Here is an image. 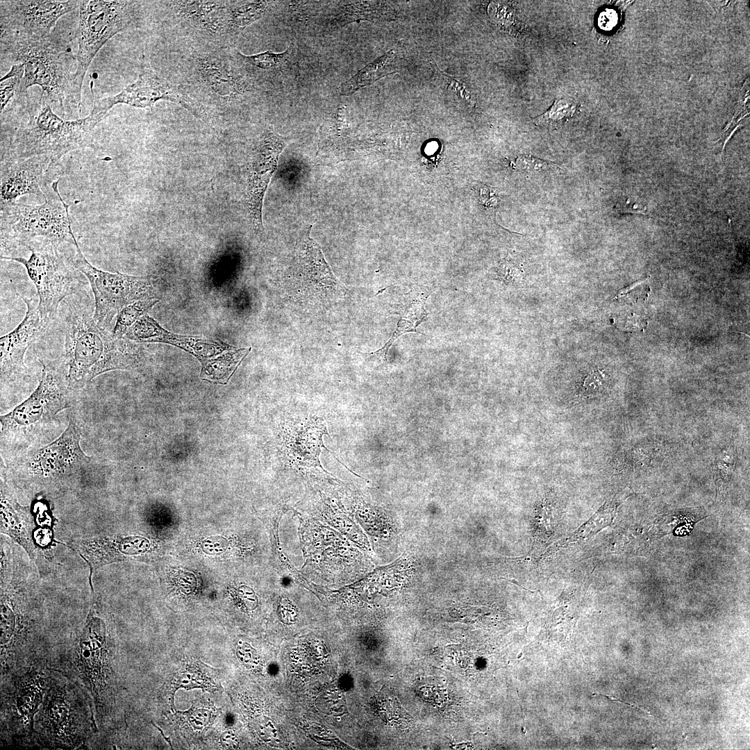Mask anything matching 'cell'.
I'll list each match as a JSON object with an SVG mask.
<instances>
[{"label":"cell","instance_id":"6da1fadb","mask_svg":"<svg viewBox=\"0 0 750 750\" xmlns=\"http://www.w3.org/2000/svg\"><path fill=\"white\" fill-rule=\"evenodd\" d=\"M203 110L208 121L240 109L256 89L229 49L176 50L165 78Z\"/></svg>","mask_w":750,"mask_h":750},{"label":"cell","instance_id":"7a4b0ae2","mask_svg":"<svg viewBox=\"0 0 750 750\" xmlns=\"http://www.w3.org/2000/svg\"><path fill=\"white\" fill-rule=\"evenodd\" d=\"M137 343L114 338L88 312L72 308L66 319L62 356L71 390L77 392L105 372L142 366L144 353Z\"/></svg>","mask_w":750,"mask_h":750},{"label":"cell","instance_id":"3957f363","mask_svg":"<svg viewBox=\"0 0 750 750\" xmlns=\"http://www.w3.org/2000/svg\"><path fill=\"white\" fill-rule=\"evenodd\" d=\"M152 2L159 24L176 50L232 48L243 31L237 1Z\"/></svg>","mask_w":750,"mask_h":750},{"label":"cell","instance_id":"277c9868","mask_svg":"<svg viewBox=\"0 0 750 750\" xmlns=\"http://www.w3.org/2000/svg\"><path fill=\"white\" fill-rule=\"evenodd\" d=\"M36 389L11 412L1 415V450L12 458L31 449L47 428L53 426L59 412L74 403L75 393L69 386L63 358L42 362Z\"/></svg>","mask_w":750,"mask_h":750},{"label":"cell","instance_id":"5b68a950","mask_svg":"<svg viewBox=\"0 0 750 750\" xmlns=\"http://www.w3.org/2000/svg\"><path fill=\"white\" fill-rule=\"evenodd\" d=\"M42 94L36 101H27V120L14 133L6 156L2 159L48 158L53 165L67 153L92 147L96 126L103 120L91 113L76 120L57 115Z\"/></svg>","mask_w":750,"mask_h":750},{"label":"cell","instance_id":"8992f818","mask_svg":"<svg viewBox=\"0 0 750 750\" xmlns=\"http://www.w3.org/2000/svg\"><path fill=\"white\" fill-rule=\"evenodd\" d=\"M1 55L13 64H22L24 73L20 83L22 97H26L27 89L38 85L48 100L63 106L64 100H72V80L65 50L49 40L33 39L12 34L1 33Z\"/></svg>","mask_w":750,"mask_h":750},{"label":"cell","instance_id":"52a82bcc","mask_svg":"<svg viewBox=\"0 0 750 750\" xmlns=\"http://www.w3.org/2000/svg\"><path fill=\"white\" fill-rule=\"evenodd\" d=\"M143 8L144 1H79L77 65L72 80V101L78 107L84 77L93 58L111 38L138 24Z\"/></svg>","mask_w":750,"mask_h":750},{"label":"cell","instance_id":"ba28073f","mask_svg":"<svg viewBox=\"0 0 750 750\" xmlns=\"http://www.w3.org/2000/svg\"><path fill=\"white\" fill-rule=\"evenodd\" d=\"M69 208L59 193L57 180L42 203L33 206L16 202L1 208V247L8 244L26 247L36 240H47L58 247L63 243L74 246L76 239Z\"/></svg>","mask_w":750,"mask_h":750},{"label":"cell","instance_id":"9c48e42d","mask_svg":"<svg viewBox=\"0 0 750 750\" xmlns=\"http://www.w3.org/2000/svg\"><path fill=\"white\" fill-rule=\"evenodd\" d=\"M81 428L72 415L64 432L51 443L30 449L12 458L9 469L22 477L44 483L79 474L91 462L80 444Z\"/></svg>","mask_w":750,"mask_h":750},{"label":"cell","instance_id":"30bf717a","mask_svg":"<svg viewBox=\"0 0 750 750\" xmlns=\"http://www.w3.org/2000/svg\"><path fill=\"white\" fill-rule=\"evenodd\" d=\"M72 265L88 278L94 297L93 318L106 328L120 310L137 301L155 298L150 278L119 272L111 273L93 266L84 256L78 242Z\"/></svg>","mask_w":750,"mask_h":750},{"label":"cell","instance_id":"8fae6325","mask_svg":"<svg viewBox=\"0 0 750 750\" xmlns=\"http://www.w3.org/2000/svg\"><path fill=\"white\" fill-rule=\"evenodd\" d=\"M28 258L1 256L22 264L35 286L38 307L42 318L50 323L62 300L75 292V278L59 252V247L47 240H36L26 246Z\"/></svg>","mask_w":750,"mask_h":750},{"label":"cell","instance_id":"7c38bea8","mask_svg":"<svg viewBox=\"0 0 750 750\" xmlns=\"http://www.w3.org/2000/svg\"><path fill=\"white\" fill-rule=\"evenodd\" d=\"M161 100L176 103L194 117L208 121L206 113L199 104L165 77L158 76L147 63L143 64L138 79L120 92L94 99L90 113L103 119L108 112L117 104L146 108Z\"/></svg>","mask_w":750,"mask_h":750},{"label":"cell","instance_id":"4fadbf2b","mask_svg":"<svg viewBox=\"0 0 750 750\" xmlns=\"http://www.w3.org/2000/svg\"><path fill=\"white\" fill-rule=\"evenodd\" d=\"M79 1H1V33L47 38L58 19L78 8Z\"/></svg>","mask_w":750,"mask_h":750},{"label":"cell","instance_id":"5bb4252c","mask_svg":"<svg viewBox=\"0 0 750 750\" xmlns=\"http://www.w3.org/2000/svg\"><path fill=\"white\" fill-rule=\"evenodd\" d=\"M55 165L47 157L26 159H1V209L16 203L26 194L45 198L51 190Z\"/></svg>","mask_w":750,"mask_h":750},{"label":"cell","instance_id":"9a60e30c","mask_svg":"<svg viewBox=\"0 0 750 750\" xmlns=\"http://www.w3.org/2000/svg\"><path fill=\"white\" fill-rule=\"evenodd\" d=\"M20 298L26 305L25 316L15 328L0 338L1 384L19 381L26 376L25 353L50 324L41 316L35 300Z\"/></svg>","mask_w":750,"mask_h":750},{"label":"cell","instance_id":"2e32d148","mask_svg":"<svg viewBox=\"0 0 750 750\" xmlns=\"http://www.w3.org/2000/svg\"><path fill=\"white\" fill-rule=\"evenodd\" d=\"M286 146L284 138L268 128L260 135L253 150L247 185V204L254 227L260 228L262 207L265 192L277 167L279 155Z\"/></svg>","mask_w":750,"mask_h":750},{"label":"cell","instance_id":"e0dca14e","mask_svg":"<svg viewBox=\"0 0 750 750\" xmlns=\"http://www.w3.org/2000/svg\"><path fill=\"white\" fill-rule=\"evenodd\" d=\"M126 339L135 342H161L176 346L197 356L201 361L231 350L233 347L221 342L174 334L163 328L154 319L145 315L127 331Z\"/></svg>","mask_w":750,"mask_h":750},{"label":"cell","instance_id":"ac0fdd59","mask_svg":"<svg viewBox=\"0 0 750 750\" xmlns=\"http://www.w3.org/2000/svg\"><path fill=\"white\" fill-rule=\"evenodd\" d=\"M232 57L244 75L255 85L273 84L287 69L290 51L276 53L269 51L246 56L231 49Z\"/></svg>","mask_w":750,"mask_h":750},{"label":"cell","instance_id":"d6986e66","mask_svg":"<svg viewBox=\"0 0 750 750\" xmlns=\"http://www.w3.org/2000/svg\"><path fill=\"white\" fill-rule=\"evenodd\" d=\"M310 228L305 235L299 256V266L304 279L318 287H340V282L326 262L319 244L310 236Z\"/></svg>","mask_w":750,"mask_h":750},{"label":"cell","instance_id":"ffe728a7","mask_svg":"<svg viewBox=\"0 0 750 750\" xmlns=\"http://www.w3.org/2000/svg\"><path fill=\"white\" fill-rule=\"evenodd\" d=\"M428 295V292L418 287L413 288L405 295V300L399 308L401 318L390 339L380 349L382 353L387 354L390 347L401 335L408 332L417 333V326L427 315L424 304Z\"/></svg>","mask_w":750,"mask_h":750},{"label":"cell","instance_id":"44dd1931","mask_svg":"<svg viewBox=\"0 0 750 750\" xmlns=\"http://www.w3.org/2000/svg\"><path fill=\"white\" fill-rule=\"evenodd\" d=\"M394 52L388 51L369 63L353 76L342 83L340 88V94L349 96L360 88L369 85L384 76L394 72L393 60Z\"/></svg>","mask_w":750,"mask_h":750},{"label":"cell","instance_id":"7402d4cb","mask_svg":"<svg viewBox=\"0 0 750 750\" xmlns=\"http://www.w3.org/2000/svg\"><path fill=\"white\" fill-rule=\"evenodd\" d=\"M251 348L232 349L213 360L203 362L201 376L205 380L226 383Z\"/></svg>","mask_w":750,"mask_h":750},{"label":"cell","instance_id":"603a6c76","mask_svg":"<svg viewBox=\"0 0 750 750\" xmlns=\"http://www.w3.org/2000/svg\"><path fill=\"white\" fill-rule=\"evenodd\" d=\"M159 301L155 298L137 301L124 307L117 316L112 331L115 338H123L128 329Z\"/></svg>","mask_w":750,"mask_h":750},{"label":"cell","instance_id":"cb8c5ba5","mask_svg":"<svg viewBox=\"0 0 750 750\" xmlns=\"http://www.w3.org/2000/svg\"><path fill=\"white\" fill-rule=\"evenodd\" d=\"M617 505L613 501L606 502L597 512L580 528L575 531L562 544L581 542L591 537L602 528L612 522L613 515Z\"/></svg>","mask_w":750,"mask_h":750},{"label":"cell","instance_id":"d4e9b609","mask_svg":"<svg viewBox=\"0 0 750 750\" xmlns=\"http://www.w3.org/2000/svg\"><path fill=\"white\" fill-rule=\"evenodd\" d=\"M609 379L607 371L598 367L591 369L579 385L574 400L578 403L601 394L607 388Z\"/></svg>","mask_w":750,"mask_h":750},{"label":"cell","instance_id":"484cf974","mask_svg":"<svg viewBox=\"0 0 750 750\" xmlns=\"http://www.w3.org/2000/svg\"><path fill=\"white\" fill-rule=\"evenodd\" d=\"M576 104L569 99H558L554 101L552 106L542 115L534 118V122L538 125H545L557 127L564 121L571 117L575 112Z\"/></svg>","mask_w":750,"mask_h":750},{"label":"cell","instance_id":"4316f807","mask_svg":"<svg viewBox=\"0 0 750 750\" xmlns=\"http://www.w3.org/2000/svg\"><path fill=\"white\" fill-rule=\"evenodd\" d=\"M735 461V447L731 443L716 456L713 463V472L717 488H720L731 476Z\"/></svg>","mask_w":750,"mask_h":750},{"label":"cell","instance_id":"83f0119b","mask_svg":"<svg viewBox=\"0 0 750 750\" xmlns=\"http://www.w3.org/2000/svg\"><path fill=\"white\" fill-rule=\"evenodd\" d=\"M24 76V72L16 67H12L10 71L1 78L0 83V111L2 115L9 101L15 94L21 97L19 92L20 83Z\"/></svg>","mask_w":750,"mask_h":750},{"label":"cell","instance_id":"f1b7e54d","mask_svg":"<svg viewBox=\"0 0 750 750\" xmlns=\"http://www.w3.org/2000/svg\"><path fill=\"white\" fill-rule=\"evenodd\" d=\"M497 276L506 283L517 285L523 280V271L511 261L502 260L495 268Z\"/></svg>","mask_w":750,"mask_h":750},{"label":"cell","instance_id":"f546056e","mask_svg":"<svg viewBox=\"0 0 750 750\" xmlns=\"http://www.w3.org/2000/svg\"><path fill=\"white\" fill-rule=\"evenodd\" d=\"M649 291L650 288L647 284H645L644 281H641L631 284L629 286L621 290L617 294L615 297L621 296L626 293H633L631 294L626 295L631 297V302H637L638 301H644L647 297H648Z\"/></svg>","mask_w":750,"mask_h":750},{"label":"cell","instance_id":"4dcf8cb0","mask_svg":"<svg viewBox=\"0 0 750 750\" xmlns=\"http://www.w3.org/2000/svg\"><path fill=\"white\" fill-rule=\"evenodd\" d=\"M517 165L522 170L528 172H540L548 169L553 166V164L548 161L540 160L531 156H522L517 160Z\"/></svg>","mask_w":750,"mask_h":750},{"label":"cell","instance_id":"1f68e13d","mask_svg":"<svg viewBox=\"0 0 750 750\" xmlns=\"http://www.w3.org/2000/svg\"><path fill=\"white\" fill-rule=\"evenodd\" d=\"M619 210L622 211V212H632V213H639V214H644V215L647 214V209H645V208H644V209L639 208L638 207L632 208L631 204L622 205L620 207H619Z\"/></svg>","mask_w":750,"mask_h":750},{"label":"cell","instance_id":"d6a6232c","mask_svg":"<svg viewBox=\"0 0 750 750\" xmlns=\"http://www.w3.org/2000/svg\"><path fill=\"white\" fill-rule=\"evenodd\" d=\"M599 695H601V696H603V697H607V698H609V699H612V700H613V701H620V702H622V703H625V704H627V705H628V706H633V707H634V708H635L638 709V710H640L641 712H643L646 713L647 715H651L650 714V712H648V711L647 710H645V709H643V708H640V707H638V706L637 705H635V704H632V703H627V702H624V701H622V700H620V699H616V698H614V697H610V696H606V695H603V694H600Z\"/></svg>","mask_w":750,"mask_h":750}]
</instances>
